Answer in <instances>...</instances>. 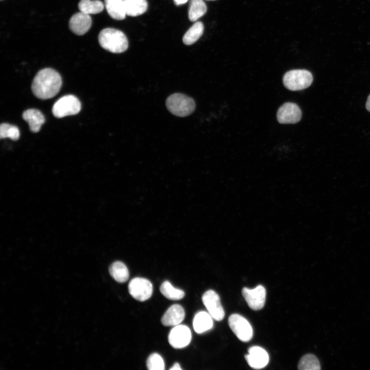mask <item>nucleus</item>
I'll list each match as a JSON object with an SVG mask.
<instances>
[{
    "label": "nucleus",
    "instance_id": "nucleus-1",
    "mask_svg": "<svg viewBox=\"0 0 370 370\" xmlns=\"http://www.w3.org/2000/svg\"><path fill=\"white\" fill-rule=\"evenodd\" d=\"M62 84L60 75L53 69L46 68L36 73L32 81L31 89L38 98L47 99L59 92Z\"/></svg>",
    "mask_w": 370,
    "mask_h": 370
},
{
    "label": "nucleus",
    "instance_id": "nucleus-2",
    "mask_svg": "<svg viewBox=\"0 0 370 370\" xmlns=\"http://www.w3.org/2000/svg\"><path fill=\"white\" fill-rule=\"evenodd\" d=\"M101 46L113 53H121L128 48V40L120 30L112 28L102 30L98 36Z\"/></svg>",
    "mask_w": 370,
    "mask_h": 370
},
{
    "label": "nucleus",
    "instance_id": "nucleus-3",
    "mask_svg": "<svg viewBox=\"0 0 370 370\" xmlns=\"http://www.w3.org/2000/svg\"><path fill=\"white\" fill-rule=\"evenodd\" d=\"M166 105L172 114L179 117H186L191 114L195 108L192 98L180 93L169 96L166 99Z\"/></svg>",
    "mask_w": 370,
    "mask_h": 370
},
{
    "label": "nucleus",
    "instance_id": "nucleus-4",
    "mask_svg": "<svg viewBox=\"0 0 370 370\" xmlns=\"http://www.w3.org/2000/svg\"><path fill=\"white\" fill-rule=\"evenodd\" d=\"M311 73L305 69H293L284 75L283 81L284 86L292 91L300 90L308 87L312 83Z\"/></svg>",
    "mask_w": 370,
    "mask_h": 370
},
{
    "label": "nucleus",
    "instance_id": "nucleus-5",
    "mask_svg": "<svg viewBox=\"0 0 370 370\" xmlns=\"http://www.w3.org/2000/svg\"><path fill=\"white\" fill-rule=\"evenodd\" d=\"M81 108V102L77 97L68 95L60 98L53 104L52 112L57 118L73 115L79 113Z\"/></svg>",
    "mask_w": 370,
    "mask_h": 370
},
{
    "label": "nucleus",
    "instance_id": "nucleus-6",
    "mask_svg": "<svg viewBox=\"0 0 370 370\" xmlns=\"http://www.w3.org/2000/svg\"><path fill=\"white\" fill-rule=\"evenodd\" d=\"M229 327L238 339L243 342L250 340L253 330L249 322L243 316L234 313L228 319Z\"/></svg>",
    "mask_w": 370,
    "mask_h": 370
},
{
    "label": "nucleus",
    "instance_id": "nucleus-7",
    "mask_svg": "<svg viewBox=\"0 0 370 370\" xmlns=\"http://www.w3.org/2000/svg\"><path fill=\"white\" fill-rule=\"evenodd\" d=\"M128 289L131 295L141 302L150 298L153 290L152 284L149 280L140 277L131 280Z\"/></svg>",
    "mask_w": 370,
    "mask_h": 370
},
{
    "label": "nucleus",
    "instance_id": "nucleus-8",
    "mask_svg": "<svg viewBox=\"0 0 370 370\" xmlns=\"http://www.w3.org/2000/svg\"><path fill=\"white\" fill-rule=\"evenodd\" d=\"M220 300L218 294L213 290L206 291L202 296V301L208 312L213 319L218 321L225 317V311Z\"/></svg>",
    "mask_w": 370,
    "mask_h": 370
},
{
    "label": "nucleus",
    "instance_id": "nucleus-9",
    "mask_svg": "<svg viewBox=\"0 0 370 370\" xmlns=\"http://www.w3.org/2000/svg\"><path fill=\"white\" fill-rule=\"evenodd\" d=\"M192 335L189 328L184 325H177L173 328L168 336L170 344L175 348H182L188 346Z\"/></svg>",
    "mask_w": 370,
    "mask_h": 370
},
{
    "label": "nucleus",
    "instance_id": "nucleus-10",
    "mask_svg": "<svg viewBox=\"0 0 370 370\" xmlns=\"http://www.w3.org/2000/svg\"><path fill=\"white\" fill-rule=\"evenodd\" d=\"M242 294L251 309L258 310L264 307L266 291L262 285H258L253 289L244 287L242 289Z\"/></svg>",
    "mask_w": 370,
    "mask_h": 370
},
{
    "label": "nucleus",
    "instance_id": "nucleus-11",
    "mask_svg": "<svg viewBox=\"0 0 370 370\" xmlns=\"http://www.w3.org/2000/svg\"><path fill=\"white\" fill-rule=\"evenodd\" d=\"M302 113L299 106L292 102H287L279 108L277 119L282 124H294L301 118Z\"/></svg>",
    "mask_w": 370,
    "mask_h": 370
},
{
    "label": "nucleus",
    "instance_id": "nucleus-12",
    "mask_svg": "<svg viewBox=\"0 0 370 370\" xmlns=\"http://www.w3.org/2000/svg\"><path fill=\"white\" fill-rule=\"evenodd\" d=\"M245 359L250 367L261 369L265 367L269 362L267 352L260 346H252L248 349Z\"/></svg>",
    "mask_w": 370,
    "mask_h": 370
},
{
    "label": "nucleus",
    "instance_id": "nucleus-13",
    "mask_svg": "<svg viewBox=\"0 0 370 370\" xmlns=\"http://www.w3.org/2000/svg\"><path fill=\"white\" fill-rule=\"evenodd\" d=\"M91 25V18L89 14L82 12L73 14L69 22L70 29L74 33L82 35L86 33Z\"/></svg>",
    "mask_w": 370,
    "mask_h": 370
},
{
    "label": "nucleus",
    "instance_id": "nucleus-14",
    "mask_svg": "<svg viewBox=\"0 0 370 370\" xmlns=\"http://www.w3.org/2000/svg\"><path fill=\"white\" fill-rule=\"evenodd\" d=\"M185 311L179 304L171 306L163 315L161 322L165 326H176L184 319Z\"/></svg>",
    "mask_w": 370,
    "mask_h": 370
},
{
    "label": "nucleus",
    "instance_id": "nucleus-15",
    "mask_svg": "<svg viewBox=\"0 0 370 370\" xmlns=\"http://www.w3.org/2000/svg\"><path fill=\"white\" fill-rule=\"evenodd\" d=\"M22 117L28 123L30 130L33 133L38 132L45 121L44 115L39 110L34 108L24 111Z\"/></svg>",
    "mask_w": 370,
    "mask_h": 370
},
{
    "label": "nucleus",
    "instance_id": "nucleus-16",
    "mask_svg": "<svg viewBox=\"0 0 370 370\" xmlns=\"http://www.w3.org/2000/svg\"><path fill=\"white\" fill-rule=\"evenodd\" d=\"M193 326L196 332L202 334L213 327V318L209 312L204 311H199L194 318Z\"/></svg>",
    "mask_w": 370,
    "mask_h": 370
},
{
    "label": "nucleus",
    "instance_id": "nucleus-17",
    "mask_svg": "<svg viewBox=\"0 0 370 370\" xmlns=\"http://www.w3.org/2000/svg\"><path fill=\"white\" fill-rule=\"evenodd\" d=\"M106 9L113 18L122 20L126 15L123 0H104Z\"/></svg>",
    "mask_w": 370,
    "mask_h": 370
},
{
    "label": "nucleus",
    "instance_id": "nucleus-18",
    "mask_svg": "<svg viewBox=\"0 0 370 370\" xmlns=\"http://www.w3.org/2000/svg\"><path fill=\"white\" fill-rule=\"evenodd\" d=\"M126 15L136 16L144 13L147 9L146 0H123Z\"/></svg>",
    "mask_w": 370,
    "mask_h": 370
},
{
    "label": "nucleus",
    "instance_id": "nucleus-19",
    "mask_svg": "<svg viewBox=\"0 0 370 370\" xmlns=\"http://www.w3.org/2000/svg\"><path fill=\"white\" fill-rule=\"evenodd\" d=\"M109 271L112 278L119 283H124L129 278V272L126 265L122 262H114L109 267Z\"/></svg>",
    "mask_w": 370,
    "mask_h": 370
},
{
    "label": "nucleus",
    "instance_id": "nucleus-20",
    "mask_svg": "<svg viewBox=\"0 0 370 370\" xmlns=\"http://www.w3.org/2000/svg\"><path fill=\"white\" fill-rule=\"evenodd\" d=\"M207 12V6L202 0H190L188 9V17L192 21H197Z\"/></svg>",
    "mask_w": 370,
    "mask_h": 370
},
{
    "label": "nucleus",
    "instance_id": "nucleus-21",
    "mask_svg": "<svg viewBox=\"0 0 370 370\" xmlns=\"http://www.w3.org/2000/svg\"><path fill=\"white\" fill-rule=\"evenodd\" d=\"M203 29V25L201 22H196L183 35L182 39L183 43L187 45L194 43L202 35Z\"/></svg>",
    "mask_w": 370,
    "mask_h": 370
},
{
    "label": "nucleus",
    "instance_id": "nucleus-22",
    "mask_svg": "<svg viewBox=\"0 0 370 370\" xmlns=\"http://www.w3.org/2000/svg\"><path fill=\"white\" fill-rule=\"evenodd\" d=\"M78 7L81 12L89 15L100 13L103 10L104 5L99 0H81Z\"/></svg>",
    "mask_w": 370,
    "mask_h": 370
},
{
    "label": "nucleus",
    "instance_id": "nucleus-23",
    "mask_svg": "<svg viewBox=\"0 0 370 370\" xmlns=\"http://www.w3.org/2000/svg\"><path fill=\"white\" fill-rule=\"evenodd\" d=\"M160 291L165 297L171 300H180L185 295L182 290L175 288L168 281L162 283L160 287Z\"/></svg>",
    "mask_w": 370,
    "mask_h": 370
},
{
    "label": "nucleus",
    "instance_id": "nucleus-24",
    "mask_svg": "<svg viewBox=\"0 0 370 370\" xmlns=\"http://www.w3.org/2000/svg\"><path fill=\"white\" fill-rule=\"evenodd\" d=\"M298 369L301 370H319L321 369L318 358L311 354H306L300 359Z\"/></svg>",
    "mask_w": 370,
    "mask_h": 370
},
{
    "label": "nucleus",
    "instance_id": "nucleus-25",
    "mask_svg": "<svg viewBox=\"0 0 370 370\" xmlns=\"http://www.w3.org/2000/svg\"><path fill=\"white\" fill-rule=\"evenodd\" d=\"M20 131L15 125L8 123H2L0 126V138L1 139L9 138L13 140H17L20 137Z\"/></svg>",
    "mask_w": 370,
    "mask_h": 370
},
{
    "label": "nucleus",
    "instance_id": "nucleus-26",
    "mask_svg": "<svg viewBox=\"0 0 370 370\" xmlns=\"http://www.w3.org/2000/svg\"><path fill=\"white\" fill-rule=\"evenodd\" d=\"M146 366L149 370H163L165 368L164 361L157 353L150 355L146 360Z\"/></svg>",
    "mask_w": 370,
    "mask_h": 370
},
{
    "label": "nucleus",
    "instance_id": "nucleus-27",
    "mask_svg": "<svg viewBox=\"0 0 370 370\" xmlns=\"http://www.w3.org/2000/svg\"><path fill=\"white\" fill-rule=\"evenodd\" d=\"M174 4L177 5H182L187 2L188 0H173Z\"/></svg>",
    "mask_w": 370,
    "mask_h": 370
},
{
    "label": "nucleus",
    "instance_id": "nucleus-28",
    "mask_svg": "<svg viewBox=\"0 0 370 370\" xmlns=\"http://www.w3.org/2000/svg\"><path fill=\"white\" fill-rule=\"evenodd\" d=\"M170 369H171V370H174V369H176V370H177V369L181 370L182 368H181V367H180V365L179 364V363L176 362V363H175L173 365V366H172L171 368H170Z\"/></svg>",
    "mask_w": 370,
    "mask_h": 370
},
{
    "label": "nucleus",
    "instance_id": "nucleus-29",
    "mask_svg": "<svg viewBox=\"0 0 370 370\" xmlns=\"http://www.w3.org/2000/svg\"><path fill=\"white\" fill-rule=\"evenodd\" d=\"M366 108L370 112V95L368 96L366 101Z\"/></svg>",
    "mask_w": 370,
    "mask_h": 370
},
{
    "label": "nucleus",
    "instance_id": "nucleus-30",
    "mask_svg": "<svg viewBox=\"0 0 370 370\" xmlns=\"http://www.w3.org/2000/svg\"><path fill=\"white\" fill-rule=\"evenodd\" d=\"M207 1H215V0H207Z\"/></svg>",
    "mask_w": 370,
    "mask_h": 370
}]
</instances>
